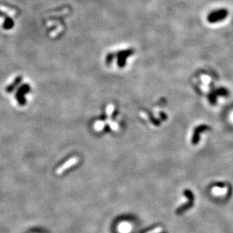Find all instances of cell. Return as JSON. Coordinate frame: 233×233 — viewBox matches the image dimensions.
<instances>
[{
	"mask_svg": "<svg viewBox=\"0 0 233 233\" xmlns=\"http://www.w3.org/2000/svg\"><path fill=\"white\" fill-rule=\"evenodd\" d=\"M228 15V12L225 9H220V10L215 11L210 14L207 17V20L210 23H216L218 21H222L226 18Z\"/></svg>",
	"mask_w": 233,
	"mask_h": 233,
	"instance_id": "obj_1",
	"label": "cell"
},
{
	"mask_svg": "<svg viewBox=\"0 0 233 233\" xmlns=\"http://www.w3.org/2000/svg\"><path fill=\"white\" fill-rule=\"evenodd\" d=\"M185 194H186V196L188 197V198H189V200H188V202L186 203V204H183V206L180 207L179 208L178 210H176V213L178 214H180L181 213L184 212L186 210H187L188 208L190 207L191 206H192V204H193V201H194V197H193V195H192V192H190V191H186L185 192Z\"/></svg>",
	"mask_w": 233,
	"mask_h": 233,
	"instance_id": "obj_2",
	"label": "cell"
},
{
	"mask_svg": "<svg viewBox=\"0 0 233 233\" xmlns=\"http://www.w3.org/2000/svg\"><path fill=\"white\" fill-rule=\"evenodd\" d=\"M212 192L213 193L216 195H222L226 193V192H227V189H226V188H223V189H222V188L215 187L213 189Z\"/></svg>",
	"mask_w": 233,
	"mask_h": 233,
	"instance_id": "obj_3",
	"label": "cell"
},
{
	"mask_svg": "<svg viewBox=\"0 0 233 233\" xmlns=\"http://www.w3.org/2000/svg\"><path fill=\"white\" fill-rule=\"evenodd\" d=\"M119 229L121 232L123 233H127L130 232V226L128 223H121L119 226Z\"/></svg>",
	"mask_w": 233,
	"mask_h": 233,
	"instance_id": "obj_4",
	"label": "cell"
},
{
	"mask_svg": "<svg viewBox=\"0 0 233 233\" xmlns=\"http://www.w3.org/2000/svg\"><path fill=\"white\" fill-rule=\"evenodd\" d=\"M163 231V228L162 227H157L155 229H152V230L149 231V232H146V233H161Z\"/></svg>",
	"mask_w": 233,
	"mask_h": 233,
	"instance_id": "obj_5",
	"label": "cell"
}]
</instances>
